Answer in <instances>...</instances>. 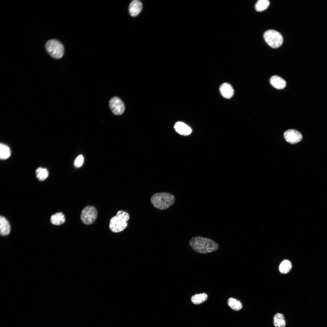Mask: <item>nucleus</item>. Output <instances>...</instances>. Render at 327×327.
<instances>
[{"mask_svg":"<svg viewBox=\"0 0 327 327\" xmlns=\"http://www.w3.org/2000/svg\"><path fill=\"white\" fill-rule=\"evenodd\" d=\"M190 247L200 253H206L217 250L218 245L211 239L201 236L193 237L189 242Z\"/></svg>","mask_w":327,"mask_h":327,"instance_id":"obj_1","label":"nucleus"},{"mask_svg":"<svg viewBox=\"0 0 327 327\" xmlns=\"http://www.w3.org/2000/svg\"><path fill=\"white\" fill-rule=\"evenodd\" d=\"M153 206L156 208L164 210L167 209L174 203V196L165 192L156 193L153 195L150 199Z\"/></svg>","mask_w":327,"mask_h":327,"instance_id":"obj_2","label":"nucleus"},{"mask_svg":"<svg viewBox=\"0 0 327 327\" xmlns=\"http://www.w3.org/2000/svg\"><path fill=\"white\" fill-rule=\"evenodd\" d=\"M130 215L126 211H118L116 215L110 220L109 228L113 232L118 233L123 231L127 225V221L129 219Z\"/></svg>","mask_w":327,"mask_h":327,"instance_id":"obj_3","label":"nucleus"},{"mask_svg":"<svg viewBox=\"0 0 327 327\" xmlns=\"http://www.w3.org/2000/svg\"><path fill=\"white\" fill-rule=\"evenodd\" d=\"M45 47L47 52L54 58H60L64 55V46L62 43L57 40H49L46 42Z\"/></svg>","mask_w":327,"mask_h":327,"instance_id":"obj_4","label":"nucleus"},{"mask_svg":"<svg viewBox=\"0 0 327 327\" xmlns=\"http://www.w3.org/2000/svg\"><path fill=\"white\" fill-rule=\"evenodd\" d=\"M263 37L267 43L273 48L279 47L283 43L282 36L275 30L270 29L266 31L264 34Z\"/></svg>","mask_w":327,"mask_h":327,"instance_id":"obj_5","label":"nucleus"},{"mask_svg":"<svg viewBox=\"0 0 327 327\" xmlns=\"http://www.w3.org/2000/svg\"><path fill=\"white\" fill-rule=\"evenodd\" d=\"M97 212L96 208L91 206L84 207L81 211L80 219L82 222L85 225L92 224L96 220Z\"/></svg>","mask_w":327,"mask_h":327,"instance_id":"obj_6","label":"nucleus"},{"mask_svg":"<svg viewBox=\"0 0 327 327\" xmlns=\"http://www.w3.org/2000/svg\"><path fill=\"white\" fill-rule=\"evenodd\" d=\"M109 106L112 112L116 115L122 114L125 110L123 102L117 97H113L110 100Z\"/></svg>","mask_w":327,"mask_h":327,"instance_id":"obj_7","label":"nucleus"},{"mask_svg":"<svg viewBox=\"0 0 327 327\" xmlns=\"http://www.w3.org/2000/svg\"><path fill=\"white\" fill-rule=\"evenodd\" d=\"M284 137L288 142L295 144L300 142L302 137L300 132L294 129H289L284 134Z\"/></svg>","mask_w":327,"mask_h":327,"instance_id":"obj_8","label":"nucleus"},{"mask_svg":"<svg viewBox=\"0 0 327 327\" xmlns=\"http://www.w3.org/2000/svg\"><path fill=\"white\" fill-rule=\"evenodd\" d=\"M174 128L177 132L183 135H190L192 131L189 126L181 121L177 122L174 125Z\"/></svg>","mask_w":327,"mask_h":327,"instance_id":"obj_9","label":"nucleus"},{"mask_svg":"<svg viewBox=\"0 0 327 327\" xmlns=\"http://www.w3.org/2000/svg\"><path fill=\"white\" fill-rule=\"evenodd\" d=\"M142 9L141 2L139 0H134L130 3L129 11L130 15L133 17L137 16L140 12Z\"/></svg>","mask_w":327,"mask_h":327,"instance_id":"obj_10","label":"nucleus"},{"mask_svg":"<svg viewBox=\"0 0 327 327\" xmlns=\"http://www.w3.org/2000/svg\"><path fill=\"white\" fill-rule=\"evenodd\" d=\"M220 91L221 95L227 99L231 98L234 94L232 87L227 83H224L221 85L220 87Z\"/></svg>","mask_w":327,"mask_h":327,"instance_id":"obj_11","label":"nucleus"},{"mask_svg":"<svg viewBox=\"0 0 327 327\" xmlns=\"http://www.w3.org/2000/svg\"><path fill=\"white\" fill-rule=\"evenodd\" d=\"M270 83L272 86L278 89H283L286 85L285 80L277 75H273L271 77Z\"/></svg>","mask_w":327,"mask_h":327,"instance_id":"obj_12","label":"nucleus"},{"mask_svg":"<svg viewBox=\"0 0 327 327\" xmlns=\"http://www.w3.org/2000/svg\"><path fill=\"white\" fill-rule=\"evenodd\" d=\"M10 227L8 221L4 217H0V233L2 236L8 235L10 232Z\"/></svg>","mask_w":327,"mask_h":327,"instance_id":"obj_13","label":"nucleus"},{"mask_svg":"<svg viewBox=\"0 0 327 327\" xmlns=\"http://www.w3.org/2000/svg\"><path fill=\"white\" fill-rule=\"evenodd\" d=\"M50 220L52 224L59 225L65 222V219L64 215L62 213L58 212L51 216Z\"/></svg>","mask_w":327,"mask_h":327,"instance_id":"obj_14","label":"nucleus"},{"mask_svg":"<svg viewBox=\"0 0 327 327\" xmlns=\"http://www.w3.org/2000/svg\"><path fill=\"white\" fill-rule=\"evenodd\" d=\"M273 323L275 327H285L286 322L284 315L279 313L276 314L273 317Z\"/></svg>","mask_w":327,"mask_h":327,"instance_id":"obj_15","label":"nucleus"},{"mask_svg":"<svg viewBox=\"0 0 327 327\" xmlns=\"http://www.w3.org/2000/svg\"><path fill=\"white\" fill-rule=\"evenodd\" d=\"M11 150L9 147L7 145L1 143L0 145V158L1 160H5L10 156Z\"/></svg>","mask_w":327,"mask_h":327,"instance_id":"obj_16","label":"nucleus"},{"mask_svg":"<svg viewBox=\"0 0 327 327\" xmlns=\"http://www.w3.org/2000/svg\"><path fill=\"white\" fill-rule=\"evenodd\" d=\"M208 296L205 293L196 294L193 295L191 298V301L195 304H199L205 301L207 299Z\"/></svg>","mask_w":327,"mask_h":327,"instance_id":"obj_17","label":"nucleus"},{"mask_svg":"<svg viewBox=\"0 0 327 327\" xmlns=\"http://www.w3.org/2000/svg\"><path fill=\"white\" fill-rule=\"evenodd\" d=\"M292 267L291 262L289 260L285 259L282 261L280 264L279 270L281 273L286 274L290 271Z\"/></svg>","mask_w":327,"mask_h":327,"instance_id":"obj_18","label":"nucleus"},{"mask_svg":"<svg viewBox=\"0 0 327 327\" xmlns=\"http://www.w3.org/2000/svg\"><path fill=\"white\" fill-rule=\"evenodd\" d=\"M229 306L233 309L238 311L242 308V305L239 300L233 298H229L227 301Z\"/></svg>","mask_w":327,"mask_h":327,"instance_id":"obj_19","label":"nucleus"},{"mask_svg":"<svg viewBox=\"0 0 327 327\" xmlns=\"http://www.w3.org/2000/svg\"><path fill=\"white\" fill-rule=\"evenodd\" d=\"M36 174L37 178L40 181H43L48 177V172L45 168L40 167L36 170Z\"/></svg>","mask_w":327,"mask_h":327,"instance_id":"obj_20","label":"nucleus"},{"mask_svg":"<svg viewBox=\"0 0 327 327\" xmlns=\"http://www.w3.org/2000/svg\"><path fill=\"white\" fill-rule=\"evenodd\" d=\"M269 2L268 0H259L256 2L255 8L258 12L262 11L268 8Z\"/></svg>","mask_w":327,"mask_h":327,"instance_id":"obj_21","label":"nucleus"},{"mask_svg":"<svg viewBox=\"0 0 327 327\" xmlns=\"http://www.w3.org/2000/svg\"><path fill=\"white\" fill-rule=\"evenodd\" d=\"M84 161V158L83 155H79L75 159L74 165L76 168H78L81 167L83 164Z\"/></svg>","mask_w":327,"mask_h":327,"instance_id":"obj_22","label":"nucleus"}]
</instances>
